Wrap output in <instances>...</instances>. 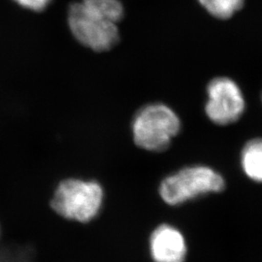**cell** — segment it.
<instances>
[{
    "label": "cell",
    "mask_w": 262,
    "mask_h": 262,
    "mask_svg": "<svg viewBox=\"0 0 262 262\" xmlns=\"http://www.w3.org/2000/svg\"><path fill=\"white\" fill-rule=\"evenodd\" d=\"M181 128L177 114L164 104L147 105L140 109L132 122L135 144L151 151L165 150Z\"/></svg>",
    "instance_id": "7a4b0ae2"
},
{
    "label": "cell",
    "mask_w": 262,
    "mask_h": 262,
    "mask_svg": "<svg viewBox=\"0 0 262 262\" xmlns=\"http://www.w3.org/2000/svg\"><path fill=\"white\" fill-rule=\"evenodd\" d=\"M67 20L73 36L84 47L95 52L112 49L120 39L118 24L85 8L81 1L69 6Z\"/></svg>",
    "instance_id": "277c9868"
},
{
    "label": "cell",
    "mask_w": 262,
    "mask_h": 262,
    "mask_svg": "<svg viewBox=\"0 0 262 262\" xmlns=\"http://www.w3.org/2000/svg\"><path fill=\"white\" fill-rule=\"evenodd\" d=\"M85 8L118 24L123 17L124 8L121 0H81Z\"/></svg>",
    "instance_id": "ba28073f"
},
{
    "label": "cell",
    "mask_w": 262,
    "mask_h": 262,
    "mask_svg": "<svg viewBox=\"0 0 262 262\" xmlns=\"http://www.w3.org/2000/svg\"><path fill=\"white\" fill-rule=\"evenodd\" d=\"M103 198V188L99 183L67 179L56 187L51 207L63 219L86 224L98 215Z\"/></svg>",
    "instance_id": "6da1fadb"
},
{
    "label": "cell",
    "mask_w": 262,
    "mask_h": 262,
    "mask_svg": "<svg viewBox=\"0 0 262 262\" xmlns=\"http://www.w3.org/2000/svg\"><path fill=\"white\" fill-rule=\"evenodd\" d=\"M199 4L215 19L232 18L243 8L245 0H197Z\"/></svg>",
    "instance_id": "9c48e42d"
},
{
    "label": "cell",
    "mask_w": 262,
    "mask_h": 262,
    "mask_svg": "<svg viewBox=\"0 0 262 262\" xmlns=\"http://www.w3.org/2000/svg\"><path fill=\"white\" fill-rule=\"evenodd\" d=\"M20 7L25 9L34 11V12H41L46 9L51 4L52 0H13Z\"/></svg>",
    "instance_id": "30bf717a"
},
{
    "label": "cell",
    "mask_w": 262,
    "mask_h": 262,
    "mask_svg": "<svg viewBox=\"0 0 262 262\" xmlns=\"http://www.w3.org/2000/svg\"><path fill=\"white\" fill-rule=\"evenodd\" d=\"M149 248L154 262H185L187 257L186 239L172 225H159L150 234Z\"/></svg>",
    "instance_id": "8992f818"
},
{
    "label": "cell",
    "mask_w": 262,
    "mask_h": 262,
    "mask_svg": "<svg viewBox=\"0 0 262 262\" xmlns=\"http://www.w3.org/2000/svg\"><path fill=\"white\" fill-rule=\"evenodd\" d=\"M241 164L244 173L253 181L262 180V142L254 139L246 144L241 156Z\"/></svg>",
    "instance_id": "52a82bcc"
},
{
    "label": "cell",
    "mask_w": 262,
    "mask_h": 262,
    "mask_svg": "<svg viewBox=\"0 0 262 262\" xmlns=\"http://www.w3.org/2000/svg\"><path fill=\"white\" fill-rule=\"evenodd\" d=\"M205 112L212 122L227 125L238 121L245 111L241 89L233 80L225 77L213 79L207 88Z\"/></svg>",
    "instance_id": "5b68a950"
},
{
    "label": "cell",
    "mask_w": 262,
    "mask_h": 262,
    "mask_svg": "<svg viewBox=\"0 0 262 262\" xmlns=\"http://www.w3.org/2000/svg\"><path fill=\"white\" fill-rule=\"evenodd\" d=\"M225 179L214 169L197 165L182 169L164 179L159 194L168 205L177 206L188 200L225 189Z\"/></svg>",
    "instance_id": "3957f363"
}]
</instances>
